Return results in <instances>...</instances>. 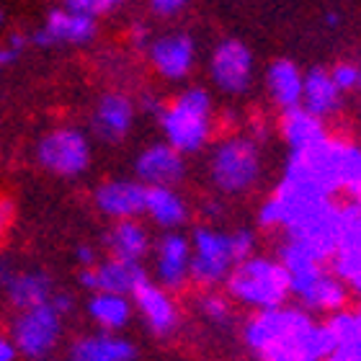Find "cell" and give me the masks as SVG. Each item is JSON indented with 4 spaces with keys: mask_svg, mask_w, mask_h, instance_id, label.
Wrapping results in <instances>:
<instances>
[{
    "mask_svg": "<svg viewBox=\"0 0 361 361\" xmlns=\"http://www.w3.org/2000/svg\"><path fill=\"white\" fill-rule=\"evenodd\" d=\"M240 338L258 361H323L333 351V338L323 320L297 305L250 312Z\"/></svg>",
    "mask_w": 361,
    "mask_h": 361,
    "instance_id": "obj_1",
    "label": "cell"
},
{
    "mask_svg": "<svg viewBox=\"0 0 361 361\" xmlns=\"http://www.w3.org/2000/svg\"><path fill=\"white\" fill-rule=\"evenodd\" d=\"M222 292L230 297L235 307H245L250 312L284 307L292 300L289 274L279 264L276 256H264V253L235 264Z\"/></svg>",
    "mask_w": 361,
    "mask_h": 361,
    "instance_id": "obj_2",
    "label": "cell"
},
{
    "mask_svg": "<svg viewBox=\"0 0 361 361\" xmlns=\"http://www.w3.org/2000/svg\"><path fill=\"white\" fill-rule=\"evenodd\" d=\"M158 124L166 137L163 142L171 145L183 158L202 152L214 135V104H212L209 90H180L173 101L163 106Z\"/></svg>",
    "mask_w": 361,
    "mask_h": 361,
    "instance_id": "obj_3",
    "label": "cell"
},
{
    "mask_svg": "<svg viewBox=\"0 0 361 361\" xmlns=\"http://www.w3.org/2000/svg\"><path fill=\"white\" fill-rule=\"evenodd\" d=\"M209 180L222 196H243L258 186L264 176L261 145L248 135L222 137L209 155Z\"/></svg>",
    "mask_w": 361,
    "mask_h": 361,
    "instance_id": "obj_4",
    "label": "cell"
},
{
    "mask_svg": "<svg viewBox=\"0 0 361 361\" xmlns=\"http://www.w3.org/2000/svg\"><path fill=\"white\" fill-rule=\"evenodd\" d=\"M284 238L305 245L320 261L331 264L343 235V204L336 199H312L300 204L284 225Z\"/></svg>",
    "mask_w": 361,
    "mask_h": 361,
    "instance_id": "obj_5",
    "label": "cell"
},
{
    "mask_svg": "<svg viewBox=\"0 0 361 361\" xmlns=\"http://www.w3.org/2000/svg\"><path fill=\"white\" fill-rule=\"evenodd\" d=\"M8 336L13 338L18 356L26 361H44L60 348L65 336V317L47 302L42 307L16 312Z\"/></svg>",
    "mask_w": 361,
    "mask_h": 361,
    "instance_id": "obj_6",
    "label": "cell"
},
{
    "mask_svg": "<svg viewBox=\"0 0 361 361\" xmlns=\"http://www.w3.org/2000/svg\"><path fill=\"white\" fill-rule=\"evenodd\" d=\"M289 286H292L294 305L323 320L336 312H343L351 305V289L333 274L328 264L310 266L307 271L292 274Z\"/></svg>",
    "mask_w": 361,
    "mask_h": 361,
    "instance_id": "obj_7",
    "label": "cell"
},
{
    "mask_svg": "<svg viewBox=\"0 0 361 361\" xmlns=\"http://www.w3.org/2000/svg\"><path fill=\"white\" fill-rule=\"evenodd\" d=\"M191 240V284L196 289H222L235 269L230 235L219 227L199 225L188 235Z\"/></svg>",
    "mask_w": 361,
    "mask_h": 361,
    "instance_id": "obj_8",
    "label": "cell"
},
{
    "mask_svg": "<svg viewBox=\"0 0 361 361\" xmlns=\"http://www.w3.org/2000/svg\"><path fill=\"white\" fill-rule=\"evenodd\" d=\"M90 140L75 127H57L37 145V163L47 173L60 178H78L90 168Z\"/></svg>",
    "mask_w": 361,
    "mask_h": 361,
    "instance_id": "obj_9",
    "label": "cell"
},
{
    "mask_svg": "<svg viewBox=\"0 0 361 361\" xmlns=\"http://www.w3.org/2000/svg\"><path fill=\"white\" fill-rule=\"evenodd\" d=\"M150 279L171 294L191 284V240L186 233H160L152 240Z\"/></svg>",
    "mask_w": 361,
    "mask_h": 361,
    "instance_id": "obj_10",
    "label": "cell"
},
{
    "mask_svg": "<svg viewBox=\"0 0 361 361\" xmlns=\"http://www.w3.org/2000/svg\"><path fill=\"white\" fill-rule=\"evenodd\" d=\"M253 52L240 39H222L209 57L212 83L227 96H240L253 83Z\"/></svg>",
    "mask_w": 361,
    "mask_h": 361,
    "instance_id": "obj_11",
    "label": "cell"
},
{
    "mask_svg": "<svg viewBox=\"0 0 361 361\" xmlns=\"http://www.w3.org/2000/svg\"><path fill=\"white\" fill-rule=\"evenodd\" d=\"M145 279H150V271H147L145 264L119 261V258H111V256L101 258L93 269L78 271V284L83 286L88 294L104 292V294L132 297V292L142 284Z\"/></svg>",
    "mask_w": 361,
    "mask_h": 361,
    "instance_id": "obj_12",
    "label": "cell"
},
{
    "mask_svg": "<svg viewBox=\"0 0 361 361\" xmlns=\"http://www.w3.org/2000/svg\"><path fill=\"white\" fill-rule=\"evenodd\" d=\"M132 305H135V315L142 317L145 328L155 336V338H171L180 325V310L176 297L168 289L158 286L152 279H145L142 284L132 292Z\"/></svg>",
    "mask_w": 361,
    "mask_h": 361,
    "instance_id": "obj_13",
    "label": "cell"
},
{
    "mask_svg": "<svg viewBox=\"0 0 361 361\" xmlns=\"http://www.w3.org/2000/svg\"><path fill=\"white\" fill-rule=\"evenodd\" d=\"M186 171V158L166 142L147 145L135 160V178L147 188H176Z\"/></svg>",
    "mask_w": 361,
    "mask_h": 361,
    "instance_id": "obj_14",
    "label": "cell"
},
{
    "mask_svg": "<svg viewBox=\"0 0 361 361\" xmlns=\"http://www.w3.org/2000/svg\"><path fill=\"white\" fill-rule=\"evenodd\" d=\"M145 196L147 186L137 178H109L93 191L96 209L111 222L121 219H140L145 214Z\"/></svg>",
    "mask_w": 361,
    "mask_h": 361,
    "instance_id": "obj_15",
    "label": "cell"
},
{
    "mask_svg": "<svg viewBox=\"0 0 361 361\" xmlns=\"http://www.w3.org/2000/svg\"><path fill=\"white\" fill-rule=\"evenodd\" d=\"M328 266L351 289V294L361 297V214L354 202L343 204V235Z\"/></svg>",
    "mask_w": 361,
    "mask_h": 361,
    "instance_id": "obj_16",
    "label": "cell"
},
{
    "mask_svg": "<svg viewBox=\"0 0 361 361\" xmlns=\"http://www.w3.org/2000/svg\"><path fill=\"white\" fill-rule=\"evenodd\" d=\"M147 54H150V62L155 73L166 80H183L188 78V73L194 70L196 62V47L194 39L188 34H160L150 42L147 47Z\"/></svg>",
    "mask_w": 361,
    "mask_h": 361,
    "instance_id": "obj_17",
    "label": "cell"
},
{
    "mask_svg": "<svg viewBox=\"0 0 361 361\" xmlns=\"http://www.w3.org/2000/svg\"><path fill=\"white\" fill-rule=\"evenodd\" d=\"M135 101L124 93H104L98 98L96 109H93V135L106 145L124 142L135 127Z\"/></svg>",
    "mask_w": 361,
    "mask_h": 361,
    "instance_id": "obj_18",
    "label": "cell"
},
{
    "mask_svg": "<svg viewBox=\"0 0 361 361\" xmlns=\"http://www.w3.org/2000/svg\"><path fill=\"white\" fill-rule=\"evenodd\" d=\"M135 341L121 333H83L68 346V361H137Z\"/></svg>",
    "mask_w": 361,
    "mask_h": 361,
    "instance_id": "obj_19",
    "label": "cell"
},
{
    "mask_svg": "<svg viewBox=\"0 0 361 361\" xmlns=\"http://www.w3.org/2000/svg\"><path fill=\"white\" fill-rule=\"evenodd\" d=\"M104 248L111 258L145 264L152 250V235L140 219H121L111 222V227L104 233Z\"/></svg>",
    "mask_w": 361,
    "mask_h": 361,
    "instance_id": "obj_20",
    "label": "cell"
},
{
    "mask_svg": "<svg viewBox=\"0 0 361 361\" xmlns=\"http://www.w3.org/2000/svg\"><path fill=\"white\" fill-rule=\"evenodd\" d=\"M98 23L96 18H88V16H75L65 11V8H57L47 16L44 26L31 37V42L39 47H52V44H85L96 37Z\"/></svg>",
    "mask_w": 361,
    "mask_h": 361,
    "instance_id": "obj_21",
    "label": "cell"
},
{
    "mask_svg": "<svg viewBox=\"0 0 361 361\" xmlns=\"http://www.w3.org/2000/svg\"><path fill=\"white\" fill-rule=\"evenodd\" d=\"M3 292L8 297V305L16 312H23V310L47 305L52 300V294L57 292V286H54V279L44 269H18L13 276L8 279Z\"/></svg>",
    "mask_w": 361,
    "mask_h": 361,
    "instance_id": "obj_22",
    "label": "cell"
},
{
    "mask_svg": "<svg viewBox=\"0 0 361 361\" xmlns=\"http://www.w3.org/2000/svg\"><path fill=\"white\" fill-rule=\"evenodd\" d=\"M160 233H180L191 217L188 202L176 188H147L145 214Z\"/></svg>",
    "mask_w": 361,
    "mask_h": 361,
    "instance_id": "obj_23",
    "label": "cell"
},
{
    "mask_svg": "<svg viewBox=\"0 0 361 361\" xmlns=\"http://www.w3.org/2000/svg\"><path fill=\"white\" fill-rule=\"evenodd\" d=\"M85 315L96 331L101 333H124L135 320V305L121 294H90L85 302Z\"/></svg>",
    "mask_w": 361,
    "mask_h": 361,
    "instance_id": "obj_24",
    "label": "cell"
},
{
    "mask_svg": "<svg viewBox=\"0 0 361 361\" xmlns=\"http://www.w3.org/2000/svg\"><path fill=\"white\" fill-rule=\"evenodd\" d=\"M341 93L331 80V73L325 68H310L302 75V109L317 119H328L341 109Z\"/></svg>",
    "mask_w": 361,
    "mask_h": 361,
    "instance_id": "obj_25",
    "label": "cell"
},
{
    "mask_svg": "<svg viewBox=\"0 0 361 361\" xmlns=\"http://www.w3.org/2000/svg\"><path fill=\"white\" fill-rule=\"evenodd\" d=\"M279 135L289 147V152H302L312 147V145L323 142L328 137V127L323 119H317L312 114H307L302 106L297 109H286L279 116Z\"/></svg>",
    "mask_w": 361,
    "mask_h": 361,
    "instance_id": "obj_26",
    "label": "cell"
},
{
    "mask_svg": "<svg viewBox=\"0 0 361 361\" xmlns=\"http://www.w3.org/2000/svg\"><path fill=\"white\" fill-rule=\"evenodd\" d=\"M266 88L281 111L297 109L302 106V70L292 60H274L266 68Z\"/></svg>",
    "mask_w": 361,
    "mask_h": 361,
    "instance_id": "obj_27",
    "label": "cell"
},
{
    "mask_svg": "<svg viewBox=\"0 0 361 361\" xmlns=\"http://www.w3.org/2000/svg\"><path fill=\"white\" fill-rule=\"evenodd\" d=\"M196 312L202 317L204 323L212 325V328H230L235 320V305L230 302L225 292L219 289H199L194 302Z\"/></svg>",
    "mask_w": 361,
    "mask_h": 361,
    "instance_id": "obj_28",
    "label": "cell"
},
{
    "mask_svg": "<svg viewBox=\"0 0 361 361\" xmlns=\"http://www.w3.org/2000/svg\"><path fill=\"white\" fill-rule=\"evenodd\" d=\"M341 194L351 202L361 199V145L346 142L341 150Z\"/></svg>",
    "mask_w": 361,
    "mask_h": 361,
    "instance_id": "obj_29",
    "label": "cell"
},
{
    "mask_svg": "<svg viewBox=\"0 0 361 361\" xmlns=\"http://www.w3.org/2000/svg\"><path fill=\"white\" fill-rule=\"evenodd\" d=\"M227 235H230V248H233L235 264H240V261L258 253V235L250 227H238V230Z\"/></svg>",
    "mask_w": 361,
    "mask_h": 361,
    "instance_id": "obj_30",
    "label": "cell"
},
{
    "mask_svg": "<svg viewBox=\"0 0 361 361\" xmlns=\"http://www.w3.org/2000/svg\"><path fill=\"white\" fill-rule=\"evenodd\" d=\"M328 73H331L333 85H336L341 93H351V90L359 88L361 68L359 65H354V62H336Z\"/></svg>",
    "mask_w": 361,
    "mask_h": 361,
    "instance_id": "obj_31",
    "label": "cell"
},
{
    "mask_svg": "<svg viewBox=\"0 0 361 361\" xmlns=\"http://www.w3.org/2000/svg\"><path fill=\"white\" fill-rule=\"evenodd\" d=\"M26 42H29V39L23 37V34H11V37H8L6 44L0 47V70L8 68V65H13V62L21 57V52L26 49Z\"/></svg>",
    "mask_w": 361,
    "mask_h": 361,
    "instance_id": "obj_32",
    "label": "cell"
},
{
    "mask_svg": "<svg viewBox=\"0 0 361 361\" xmlns=\"http://www.w3.org/2000/svg\"><path fill=\"white\" fill-rule=\"evenodd\" d=\"M13 214H16V207L11 199L6 196H0V248H3V243L8 238V230L13 225Z\"/></svg>",
    "mask_w": 361,
    "mask_h": 361,
    "instance_id": "obj_33",
    "label": "cell"
},
{
    "mask_svg": "<svg viewBox=\"0 0 361 361\" xmlns=\"http://www.w3.org/2000/svg\"><path fill=\"white\" fill-rule=\"evenodd\" d=\"M188 3H191V0H150V11L155 16H163V18H168V16L180 13Z\"/></svg>",
    "mask_w": 361,
    "mask_h": 361,
    "instance_id": "obj_34",
    "label": "cell"
},
{
    "mask_svg": "<svg viewBox=\"0 0 361 361\" xmlns=\"http://www.w3.org/2000/svg\"><path fill=\"white\" fill-rule=\"evenodd\" d=\"M65 11H70V13L75 16H88V18L101 16L98 0H65Z\"/></svg>",
    "mask_w": 361,
    "mask_h": 361,
    "instance_id": "obj_35",
    "label": "cell"
},
{
    "mask_svg": "<svg viewBox=\"0 0 361 361\" xmlns=\"http://www.w3.org/2000/svg\"><path fill=\"white\" fill-rule=\"evenodd\" d=\"M49 305H52L62 317H70L73 315V310H75V297H73L70 292H60V289H57V292L52 294Z\"/></svg>",
    "mask_w": 361,
    "mask_h": 361,
    "instance_id": "obj_36",
    "label": "cell"
},
{
    "mask_svg": "<svg viewBox=\"0 0 361 361\" xmlns=\"http://www.w3.org/2000/svg\"><path fill=\"white\" fill-rule=\"evenodd\" d=\"M323 361H361V341L354 346H341L333 348L331 354L325 356Z\"/></svg>",
    "mask_w": 361,
    "mask_h": 361,
    "instance_id": "obj_37",
    "label": "cell"
},
{
    "mask_svg": "<svg viewBox=\"0 0 361 361\" xmlns=\"http://www.w3.org/2000/svg\"><path fill=\"white\" fill-rule=\"evenodd\" d=\"M75 261H78V266H80V269H93L101 258H98V250L93 248V245L83 243V245H78V248H75Z\"/></svg>",
    "mask_w": 361,
    "mask_h": 361,
    "instance_id": "obj_38",
    "label": "cell"
},
{
    "mask_svg": "<svg viewBox=\"0 0 361 361\" xmlns=\"http://www.w3.org/2000/svg\"><path fill=\"white\" fill-rule=\"evenodd\" d=\"M18 348H16L13 338L8 336V333L0 331V361H18Z\"/></svg>",
    "mask_w": 361,
    "mask_h": 361,
    "instance_id": "obj_39",
    "label": "cell"
},
{
    "mask_svg": "<svg viewBox=\"0 0 361 361\" xmlns=\"http://www.w3.org/2000/svg\"><path fill=\"white\" fill-rule=\"evenodd\" d=\"M129 39H132V44L140 47V49H147L150 47V29L145 26V23H135L132 31H129Z\"/></svg>",
    "mask_w": 361,
    "mask_h": 361,
    "instance_id": "obj_40",
    "label": "cell"
},
{
    "mask_svg": "<svg viewBox=\"0 0 361 361\" xmlns=\"http://www.w3.org/2000/svg\"><path fill=\"white\" fill-rule=\"evenodd\" d=\"M163 106H166V104H163V101H160L155 93H145L142 101H140V109H142L145 114H150L152 119H158L160 111H163Z\"/></svg>",
    "mask_w": 361,
    "mask_h": 361,
    "instance_id": "obj_41",
    "label": "cell"
},
{
    "mask_svg": "<svg viewBox=\"0 0 361 361\" xmlns=\"http://www.w3.org/2000/svg\"><path fill=\"white\" fill-rule=\"evenodd\" d=\"M127 0H98V6H101V13H109V11H114V8L124 6Z\"/></svg>",
    "mask_w": 361,
    "mask_h": 361,
    "instance_id": "obj_42",
    "label": "cell"
},
{
    "mask_svg": "<svg viewBox=\"0 0 361 361\" xmlns=\"http://www.w3.org/2000/svg\"><path fill=\"white\" fill-rule=\"evenodd\" d=\"M338 23H341V16L336 13V11H331V13L325 16V26H328V29H336Z\"/></svg>",
    "mask_w": 361,
    "mask_h": 361,
    "instance_id": "obj_43",
    "label": "cell"
},
{
    "mask_svg": "<svg viewBox=\"0 0 361 361\" xmlns=\"http://www.w3.org/2000/svg\"><path fill=\"white\" fill-rule=\"evenodd\" d=\"M354 207H356V209H359V214H361V199H356V202H354Z\"/></svg>",
    "mask_w": 361,
    "mask_h": 361,
    "instance_id": "obj_44",
    "label": "cell"
},
{
    "mask_svg": "<svg viewBox=\"0 0 361 361\" xmlns=\"http://www.w3.org/2000/svg\"><path fill=\"white\" fill-rule=\"evenodd\" d=\"M356 312H359V317H361V297H359V302H356Z\"/></svg>",
    "mask_w": 361,
    "mask_h": 361,
    "instance_id": "obj_45",
    "label": "cell"
},
{
    "mask_svg": "<svg viewBox=\"0 0 361 361\" xmlns=\"http://www.w3.org/2000/svg\"><path fill=\"white\" fill-rule=\"evenodd\" d=\"M0 21H3V11H0Z\"/></svg>",
    "mask_w": 361,
    "mask_h": 361,
    "instance_id": "obj_46",
    "label": "cell"
},
{
    "mask_svg": "<svg viewBox=\"0 0 361 361\" xmlns=\"http://www.w3.org/2000/svg\"><path fill=\"white\" fill-rule=\"evenodd\" d=\"M359 88H361V78H359Z\"/></svg>",
    "mask_w": 361,
    "mask_h": 361,
    "instance_id": "obj_47",
    "label": "cell"
},
{
    "mask_svg": "<svg viewBox=\"0 0 361 361\" xmlns=\"http://www.w3.org/2000/svg\"><path fill=\"white\" fill-rule=\"evenodd\" d=\"M44 361H54V359H44Z\"/></svg>",
    "mask_w": 361,
    "mask_h": 361,
    "instance_id": "obj_48",
    "label": "cell"
}]
</instances>
